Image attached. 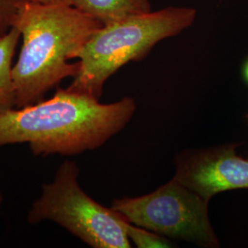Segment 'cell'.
<instances>
[{
  "label": "cell",
  "mask_w": 248,
  "mask_h": 248,
  "mask_svg": "<svg viewBox=\"0 0 248 248\" xmlns=\"http://www.w3.org/2000/svg\"><path fill=\"white\" fill-rule=\"evenodd\" d=\"M1 203H2V196H1V193H0V207H1Z\"/></svg>",
  "instance_id": "cell-13"
},
{
  "label": "cell",
  "mask_w": 248,
  "mask_h": 248,
  "mask_svg": "<svg viewBox=\"0 0 248 248\" xmlns=\"http://www.w3.org/2000/svg\"><path fill=\"white\" fill-rule=\"evenodd\" d=\"M103 26L81 12L71 0L40 3L23 0L15 26L22 39L12 76L16 108L37 103L62 80L79 71L77 53Z\"/></svg>",
  "instance_id": "cell-2"
},
{
  "label": "cell",
  "mask_w": 248,
  "mask_h": 248,
  "mask_svg": "<svg viewBox=\"0 0 248 248\" xmlns=\"http://www.w3.org/2000/svg\"><path fill=\"white\" fill-rule=\"evenodd\" d=\"M79 169L66 160L54 180L43 186V193L28 214V222L51 220L95 248H129L125 220L112 208L91 199L78 182Z\"/></svg>",
  "instance_id": "cell-4"
},
{
  "label": "cell",
  "mask_w": 248,
  "mask_h": 248,
  "mask_svg": "<svg viewBox=\"0 0 248 248\" xmlns=\"http://www.w3.org/2000/svg\"><path fill=\"white\" fill-rule=\"evenodd\" d=\"M237 144L186 151L177 156L179 182L204 200L233 189H248V159L236 155Z\"/></svg>",
  "instance_id": "cell-6"
},
{
  "label": "cell",
  "mask_w": 248,
  "mask_h": 248,
  "mask_svg": "<svg viewBox=\"0 0 248 248\" xmlns=\"http://www.w3.org/2000/svg\"><path fill=\"white\" fill-rule=\"evenodd\" d=\"M23 0H0V39L15 26Z\"/></svg>",
  "instance_id": "cell-10"
},
{
  "label": "cell",
  "mask_w": 248,
  "mask_h": 248,
  "mask_svg": "<svg viewBox=\"0 0 248 248\" xmlns=\"http://www.w3.org/2000/svg\"><path fill=\"white\" fill-rule=\"evenodd\" d=\"M30 1L40 2V3H49V2H53V1H56V0H30Z\"/></svg>",
  "instance_id": "cell-12"
},
{
  "label": "cell",
  "mask_w": 248,
  "mask_h": 248,
  "mask_svg": "<svg viewBox=\"0 0 248 248\" xmlns=\"http://www.w3.org/2000/svg\"><path fill=\"white\" fill-rule=\"evenodd\" d=\"M242 77L244 81L248 84V58L245 61L242 66Z\"/></svg>",
  "instance_id": "cell-11"
},
{
  "label": "cell",
  "mask_w": 248,
  "mask_h": 248,
  "mask_svg": "<svg viewBox=\"0 0 248 248\" xmlns=\"http://www.w3.org/2000/svg\"><path fill=\"white\" fill-rule=\"evenodd\" d=\"M20 38L19 30L13 27L0 39V113L16 108L12 69L13 58Z\"/></svg>",
  "instance_id": "cell-8"
},
{
  "label": "cell",
  "mask_w": 248,
  "mask_h": 248,
  "mask_svg": "<svg viewBox=\"0 0 248 248\" xmlns=\"http://www.w3.org/2000/svg\"><path fill=\"white\" fill-rule=\"evenodd\" d=\"M72 4L103 25L152 10L150 0H71Z\"/></svg>",
  "instance_id": "cell-7"
},
{
  "label": "cell",
  "mask_w": 248,
  "mask_h": 248,
  "mask_svg": "<svg viewBox=\"0 0 248 248\" xmlns=\"http://www.w3.org/2000/svg\"><path fill=\"white\" fill-rule=\"evenodd\" d=\"M208 202L174 177L147 195L115 200L111 208L125 221L160 235L218 248Z\"/></svg>",
  "instance_id": "cell-5"
},
{
  "label": "cell",
  "mask_w": 248,
  "mask_h": 248,
  "mask_svg": "<svg viewBox=\"0 0 248 248\" xmlns=\"http://www.w3.org/2000/svg\"><path fill=\"white\" fill-rule=\"evenodd\" d=\"M124 228L129 239L140 248H170L171 245L163 235L139 226H133L131 222L125 221Z\"/></svg>",
  "instance_id": "cell-9"
},
{
  "label": "cell",
  "mask_w": 248,
  "mask_h": 248,
  "mask_svg": "<svg viewBox=\"0 0 248 248\" xmlns=\"http://www.w3.org/2000/svg\"><path fill=\"white\" fill-rule=\"evenodd\" d=\"M196 17L193 8L168 7L103 25L77 53L79 71L67 89L99 99L107 80L120 68L192 26Z\"/></svg>",
  "instance_id": "cell-3"
},
{
  "label": "cell",
  "mask_w": 248,
  "mask_h": 248,
  "mask_svg": "<svg viewBox=\"0 0 248 248\" xmlns=\"http://www.w3.org/2000/svg\"><path fill=\"white\" fill-rule=\"evenodd\" d=\"M135 109L132 98L102 104L88 94L58 89L49 99L0 113V146L27 142L35 155H75L104 144Z\"/></svg>",
  "instance_id": "cell-1"
}]
</instances>
